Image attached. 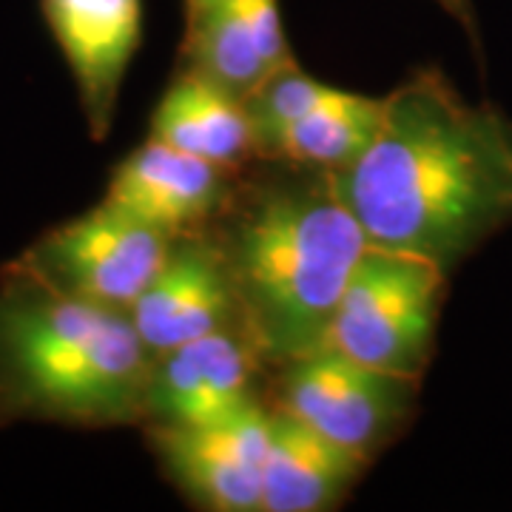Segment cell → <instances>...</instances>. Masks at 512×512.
I'll list each match as a JSON object with an SVG mask.
<instances>
[{
  "label": "cell",
  "instance_id": "30bf717a",
  "mask_svg": "<svg viewBox=\"0 0 512 512\" xmlns=\"http://www.w3.org/2000/svg\"><path fill=\"white\" fill-rule=\"evenodd\" d=\"M128 313L151 356L217 330L245 328L228 265L208 231L171 237L160 271Z\"/></svg>",
  "mask_w": 512,
  "mask_h": 512
},
{
  "label": "cell",
  "instance_id": "277c9868",
  "mask_svg": "<svg viewBox=\"0 0 512 512\" xmlns=\"http://www.w3.org/2000/svg\"><path fill=\"white\" fill-rule=\"evenodd\" d=\"M447 291L450 274L436 262L367 245L333 313L328 342L362 365L424 382Z\"/></svg>",
  "mask_w": 512,
  "mask_h": 512
},
{
  "label": "cell",
  "instance_id": "ba28073f",
  "mask_svg": "<svg viewBox=\"0 0 512 512\" xmlns=\"http://www.w3.org/2000/svg\"><path fill=\"white\" fill-rule=\"evenodd\" d=\"M271 362L245 328H225L151 356L143 421L148 427H185L234 416L268 402Z\"/></svg>",
  "mask_w": 512,
  "mask_h": 512
},
{
  "label": "cell",
  "instance_id": "3957f363",
  "mask_svg": "<svg viewBox=\"0 0 512 512\" xmlns=\"http://www.w3.org/2000/svg\"><path fill=\"white\" fill-rule=\"evenodd\" d=\"M148 370L131 313L0 268V427H140Z\"/></svg>",
  "mask_w": 512,
  "mask_h": 512
},
{
  "label": "cell",
  "instance_id": "8fae6325",
  "mask_svg": "<svg viewBox=\"0 0 512 512\" xmlns=\"http://www.w3.org/2000/svg\"><path fill=\"white\" fill-rule=\"evenodd\" d=\"M40 15L72 72L86 128L103 143L143 40V0H40Z\"/></svg>",
  "mask_w": 512,
  "mask_h": 512
},
{
  "label": "cell",
  "instance_id": "5bb4252c",
  "mask_svg": "<svg viewBox=\"0 0 512 512\" xmlns=\"http://www.w3.org/2000/svg\"><path fill=\"white\" fill-rule=\"evenodd\" d=\"M148 137L231 168L259 160L248 106L185 69L174 72L160 97Z\"/></svg>",
  "mask_w": 512,
  "mask_h": 512
},
{
  "label": "cell",
  "instance_id": "8992f818",
  "mask_svg": "<svg viewBox=\"0 0 512 512\" xmlns=\"http://www.w3.org/2000/svg\"><path fill=\"white\" fill-rule=\"evenodd\" d=\"M168 242L163 228L103 200L40 234L6 268L77 299L131 311L160 271Z\"/></svg>",
  "mask_w": 512,
  "mask_h": 512
},
{
  "label": "cell",
  "instance_id": "7a4b0ae2",
  "mask_svg": "<svg viewBox=\"0 0 512 512\" xmlns=\"http://www.w3.org/2000/svg\"><path fill=\"white\" fill-rule=\"evenodd\" d=\"M205 231L228 265L242 325L271 365L328 342L339 299L370 245L339 174L256 160Z\"/></svg>",
  "mask_w": 512,
  "mask_h": 512
},
{
  "label": "cell",
  "instance_id": "52a82bcc",
  "mask_svg": "<svg viewBox=\"0 0 512 512\" xmlns=\"http://www.w3.org/2000/svg\"><path fill=\"white\" fill-rule=\"evenodd\" d=\"M148 450L174 490L205 512H259L271 439V404L185 427H148Z\"/></svg>",
  "mask_w": 512,
  "mask_h": 512
},
{
  "label": "cell",
  "instance_id": "5b68a950",
  "mask_svg": "<svg viewBox=\"0 0 512 512\" xmlns=\"http://www.w3.org/2000/svg\"><path fill=\"white\" fill-rule=\"evenodd\" d=\"M421 379L362 365L319 345L271 365L268 404L305 421L367 464L402 439L419 410Z\"/></svg>",
  "mask_w": 512,
  "mask_h": 512
},
{
  "label": "cell",
  "instance_id": "6da1fadb",
  "mask_svg": "<svg viewBox=\"0 0 512 512\" xmlns=\"http://www.w3.org/2000/svg\"><path fill=\"white\" fill-rule=\"evenodd\" d=\"M367 242L453 276L512 225V114L470 103L439 66L382 97L365 157L339 174Z\"/></svg>",
  "mask_w": 512,
  "mask_h": 512
},
{
  "label": "cell",
  "instance_id": "4fadbf2b",
  "mask_svg": "<svg viewBox=\"0 0 512 512\" xmlns=\"http://www.w3.org/2000/svg\"><path fill=\"white\" fill-rule=\"evenodd\" d=\"M367 467V461L325 439L305 421L271 407L259 512L339 510L365 478Z\"/></svg>",
  "mask_w": 512,
  "mask_h": 512
},
{
  "label": "cell",
  "instance_id": "9c48e42d",
  "mask_svg": "<svg viewBox=\"0 0 512 512\" xmlns=\"http://www.w3.org/2000/svg\"><path fill=\"white\" fill-rule=\"evenodd\" d=\"M177 69L237 100L299 60L282 29L279 0H183Z\"/></svg>",
  "mask_w": 512,
  "mask_h": 512
},
{
  "label": "cell",
  "instance_id": "2e32d148",
  "mask_svg": "<svg viewBox=\"0 0 512 512\" xmlns=\"http://www.w3.org/2000/svg\"><path fill=\"white\" fill-rule=\"evenodd\" d=\"M433 3H439L441 9H444V12H447V15L456 20L458 26L467 32L470 43H473V49H476L478 60H484L481 32H478V18H476V6H473V0H433Z\"/></svg>",
  "mask_w": 512,
  "mask_h": 512
},
{
  "label": "cell",
  "instance_id": "9a60e30c",
  "mask_svg": "<svg viewBox=\"0 0 512 512\" xmlns=\"http://www.w3.org/2000/svg\"><path fill=\"white\" fill-rule=\"evenodd\" d=\"M379 123L382 97L339 89L328 103L293 120L271 143L262 160H288L342 174L365 157Z\"/></svg>",
  "mask_w": 512,
  "mask_h": 512
},
{
  "label": "cell",
  "instance_id": "7c38bea8",
  "mask_svg": "<svg viewBox=\"0 0 512 512\" xmlns=\"http://www.w3.org/2000/svg\"><path fill=\"white\" fill-rule=\"evenodd\" d=\"M242 171L148 137L114 165L103 200L177 237L205 231L220 217Z\"/></svg>",
  "mask_w": 512,
  "mask_h": 512
}]
</instances>
